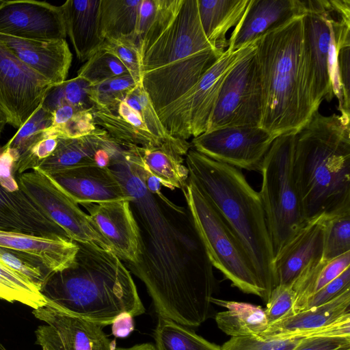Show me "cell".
Returning a JSON list of instances; mask_svg holds the SVG:
<instances>
[{
    "label": "cell",
    "instance_id": "obj_1",
    "mask_svg": "<svg viewBox=\"0 0 350 350\" xmlns=\"http://www.w3.org/2000/svg\"><path fill=\"white\" fill-rule=\"evenodd\" d=\"M109 168L131 197L139 229V261L126 267L146 286L158 316L200 326L211 314L217 281L188 209L150 193L126 157Z\"/></svg>",
    "mask_w": 350,
    "mask_h": 350
},
{
    "label": "cell",
    "instance_id": "obj_2",
    "mask_svg": "<svg viewBox=\"0 0 350 350\" xmlns=\"http://www.w3.org/2000/svg\"><path fill=\"white\" fill-rule=\"evenodd\" d=\"M224 52L207 40L197 0H158L139 44L140 82L157 113L187 94Z\"/></svg>",
    "mask_w": 350,
    "mask_h": 350
},
{
    "label": "cell",
    "instance_id": "obj_3",
    "mask_svg": "<svg viewBox=\"0 0 350 350\" xmlns=\"http://www.w3.org/2000/svg\"><path fill=\"white\" fill-rule=\"evenodd\" d=\"M66 268L53 272L40 288L47 302L101 327L120 314L146 312L131 273L112 252L77 243Z\"/></svg>",
    "mask_w": 350,
    "mask_h": 350
},
{
    "label": "cell",
    "instance_id": "obj_4",
    "mask_svg": "<svg viewBox=\"0 0 350 350\" xmlns=\"http://www.w3.org/2000/svg\"><path fill=\"white\" fill-rule=\"evenodd\" d=\"M293 172L307 223L350 211V118L316 111L295 134Z\"/></svg>",
    "mask_w": 350,
    "mask_h": 350
},
{
    "label": "cell",
    "instance_id": "obj_5",
    "mask_svg": "<svg viewBox=\"0 0 350 350\" xmlns=\"http://www.w3.org/2000/svg\"><path fill=\"white\" fill-rule=\"evenodd\" d=\"M254 44L263 88L260 126L276 136L297 133L319 109L313 98L303 16L270 29Z\"/></svg>",
    "mask_w": 350,
    "mask_h": 350
},
{
    "label": "cell",
    "instance_id": "obj_6",
    "mask_svg": "<svg viewBox=\"0 0 350 350\" xmlns=\"http://www.w3.org/2000/svg\"><path fill=\"white\" fill-rule=\"evenodd\" d=\"M189 176L220 214L254 267L267 302L277 286L274 254L259 193L237 167L190 148L185 156Z\"/></svg>",
    "mask_w": 350,
    "mask_h": 350
},
{
    "label": "cell",
    "instance_id": "obj_7",
    "mask_svg": "<svg viewBox=\"0 0 350 350\" xmlns=\"http://www.w3.org/2000/svg\"><path fill=\"white\" fill-rule=\"evenodd\" d=\"M296 133L278 136L260 168L258 192L272 243L274 258L307 224L293 172Z\"/></svg>",
    "mask_w": 350,
    "mask_h": 350
},
{
    "label": "cell",
    "instance_id": "obj_8",
    "mask_svg": "<svg viewBox=\"0 0 350 350\" xmlns=\"http://www.w3.org/2000/svg\"><path fill=\"white\" fill-rule=\"evenodd\" d=\"M181 190L213 267L242 292L263 299L251 260L217 209L189 176Z\"/></svg>",
    "mask_w": 350,
    "mask_h": 350
},
{
    "label": "cell",
    "instance_id": "obj_9",
    "mask_svg": "<svg viewBox=\"0 0 350 350\" xmlns=\"http://www.w3.org/2000/svg\"><path fill=\"white\" fill-rule=\"evenodd\" d=\"M303 15L305 49L308 56L313 98L319 108L322 100L333 96L335 75L336 29L350 22V14L341 0H305Z\"/></svg>",
    "mask_w": 350,
    "mask_h": 350
},
{
    "label": "cell",
    "instance_id": "obj_10",
    "mask_svg": "<svg viewBox=\"0 0 350 350\" xmlns=\"http://www.w3.org/2000/svg\"><path fill=\"white\" fill-rule=\"evenodd\" d=\"M252 46L253 42L234 52L224 51L187 94L157 113L170 135L187 140L207 131L227 74Z\"/></svg>",
    "mask_w": 350,
    "mask_h": 350
},
{
    "label": "cell",
    "instance_id": "obj_11",
    "mask_svg": "<svg viewBox=\"0 0 350 350\" xmlns=\"http://www.w3.org/2000/svg\"><path fill=\"white\" fill-rule=\"evenodd\" d=\"M264 107L260 69L253 46L227 74L206 131L230 126H260Z\"/></svg>",
    "mask_w": 350,
    "mask_h": 350
},
{
    "label": "cell",
    "instance_id": "obj_12",
    "mask_svg": "<svg viewBox=\"0 0 350 350\" xmlns=\"http://www.w3.org/2000/svg\"><path fill=\"white\" fill-rule=\"evenodd\" d=\"M22 191L70 239L112 252L108 241L100 234L89 215L46 174L38 169L18 176Z\"/></svg>",
    "mask_w": 350,
    "mask_h": 350
},
{
    "label": "cell",
    "instance_id": "obj_13",
    "mask_svg": "<svg viewBox=\"0 0 350 350\" xmlns=\"http://www.w3.org/2000/svg\"><path fill=\"white\" fill-rule=\"evenodd\" d=\"M277 137L261 126H230L206 131L190 144L191 148L214 161L260 172Z\"/></svg>",
    "mask_w": 350,
    "mask_h": 350
},
{
    "label": "cell",
    "instance_id": "obj_14",
    "mask_svg": "<svg viewBox=\"0 0 350 350\" xmlns=\"http://www.w3.org/2000/svg\"><path fill=\"white\" fill-rule=\"evenodd\" d=\"M51 86L0 41V113L7 124L18 129L23 125Z\"/></svg>",
    "mask_w": 350,
    "mask_h": 350
},
{
    "label": "cell",
    "instance_id": "obj_15",
    "mask_svg": "<svg viewBox=\"0 0 350 350\" xmlns=\"http://www.w3.org/2000/svg\"><path fill=\"white\" fill-rule=\"evenodd\" d=\"M46 324L35 331L36 343L46 350H114L103 327L65 311L49 302L33 310Z\"/></svg>",
    "mask_w": 350,
    "mask_h": 350
},
{
    "label": "cell",
    "instance_id": "obj_16",
    "mask_svg": "<svg viewBox=\"0 0 350 350\" xmlns=\"http://www.w3.org/2000/svg\"><path fill=\"white\" fill-rule=\"evenodd\" d=\"M350 337V289L322 305L292 314L275 323L260 338Z\"/></svg>",
    "mask_w": 350,
    "mask_h": 350
},
{
    "label": "cell",
    "instance_id": "obj_17",
    "mask_svg": "<svg viewBox=\"0 0 350 350\" xmlns=\"http://www.w3.org/2000/svg\"><path fill=\"white\" fill-rule=\"evenodd\" d=\"M0 34L35 40H63L67 36L60 6L30 0L2 1Z\"/></svg>",
    "mask_w": 350,
    "mask_h": 350
},
{
    "label": "cell",
    "instance_id": "obj_18",
    "mask_svg": "<svg viewBox=\"0 0 350 350\" xmlns=\"http://www.w3.org/2000/svg\"><path fill=\"white\" fill-rule=\"evenodd\" d=\"M100 234L108 241L115 254L126 265L138 262L141 237L130 200L99 204H81Z\"/></svg>",
    "mask_w": 350,
    "mask_h": 350
},
{
    "label": "cell",
    "instance_id": "obj_19",
    "mask_svg": "<svg viewBox=\"0 0 350 350\" xmlns=\"http://www.w3.org/2000/svg\"><path fill=\"white\" fill-rule=\"evenodd\" d=\"M46 175L77 204L131 200L120 180L109 167L81 166Z\"/></svg>",
    "mask_w": 350,
    "mask_h": 350
},
{
    "label": "cell",
    "instance_id": "obj_20",
    "mask_svg": "<svg viewBox=\"0 0 350 350\" xmlns=\"http://www.w3.org/2000/svg\"><path fill=\"white\" fill-rule=\"evenodd\" d=\"M306 12L301 0H250L232 31L227 49L234 52L244 48L270 29Z\"/></svg>",
    "mask_w": 350,
    "mask_h": 350
},
{
    "label": "cell",
    "instance_id": "obj_21",
    "mask_svg": "<svg viewBox=\"0 0 350 350\" xmlns=\"http://www.w3.org/2000/svg\"><path fill=\"white\" fill-rule=\"evenodd\" d=\"M0 41L23 64L52 85L66 80L72 55L66 39L35 40L0 34Z\"/></svg>",
    "mask_w": 350,
    "mask_h": 350
},
{
    "label": "cell",
    "instance_id": "obj_22",
    "mask_svg": "<svg viewBox=\"0 0 350 350\" xmlns=\"http://www.w3.org/2000/svg\"><path fill=\"white\" fill-rule=\"evenodd\" d=\"M324 216L308 221L274 258L277 286H292L311 264L322 259Z\"/></svg>",
    "mask_w": 350,
    "mask_h": 350
},
{
    "label": "cell",
    "instance_id": "obj_23",
    "mask_svg": "<svg viewBox=\"0 0 350 350\" xmlns=\"http://www.w3.org/2000/svg\"><path fill=\"white\" fill-rule=\"evenodd\" d=\"M0 230L50 238L68 239L20 188L9 191L0 185Z\"/></svg>",
    "mask_w": 350,
    "mask_h": 350
},
{
    "label": "cell",
    "instance_id": "obj_24",
    "mask_svg": "<svg viewBox=\"0 0 350 350\" xmlns=\"http://www.w3.org/2000/svg\"><path fill=\"white\" fill-rule=\"evenodd\" d=\"M100 0H68L60 5L66 33L81 62L87 61L104 42L100 29Z\"/></svg>",
    "mask_w": 350,
    "mask_h": 350
},
{
    "label": "cell",
    "instance_id": "obj_25",
    "mask_svg": "<svg viewBox=\"0 0 350 350\" xmlns=\"http://www.w3.org/2000/svg\"><path fill=\"white\" fill-rule=\"evenodd\" d=\"M57 139L53 152L35 169L49 174L68 168L96 166L94 156L98 150L124 148L100 127L94 133L82 137Z\"/></svg>",
    "mask_w": 350,
    "mask_h": 350
},
{
    "label": "cell",
    "instance_id": "obj_26",
    "mask_svg": "<svg viewBox=\"0 0 350 350\" xmlns=\"http://www.w3.org/2000/svg\"><path fill=\"white\" fill-rule=\"evenodd\" d=\"M190 148L187 140L174 137L154 148L135 146L142 165L161 185L172 190L181 189L187 181L189 171L183 162Z\"/></svg>",
    "mask_w": 350,
    "mask_h": 350
},
{
    "label": "cell",
    "instance_id": "obj_27",
    "mask_svg": "<svg viewBox=\"0 0 350 350\" xmlns=\"http://www.w3.org/2000/svg\"><path fill=\"white\" fill-rule=\"evenodd\" d=\"M0 247L25 252L40 258L53 272L68 267L78 252L77 243L64 238H50L0 230Z\"/></svg>",
    "mask_w": 350,
    "mask_h": 350
},
{
    "label": "cell",
    "instance_id": "obj_28",
    "mask_svg": "<svg viewBox=\"0 0 350 350\" xmlns=\"http://www.w3.org/2000/svg\"><path fill=\"white\" fill-rule=\"evenodd\" d=\"M200 23L204 34L216 50L228 46V31L241 18L250 0H197Z\"/></svg>",
    "mask_w": 350,
    "mask_h": 350
},
{
    "label": "cell",
    "instance_id": "obj_29",
    "mask_svg": "<svg viewBox=\"0 0 350 350\" xmlns=\"http://www.w3.org/2000/svg\"><path fill=\"white\" fill-rule=\"evenodd\" d=\"M211 303L226 310L217 313V327L231 337H258L269 327L264 309L260 306L212 297Z\"/></svg>",
    "mask_w": 350,
    "mask_h": 350
},
{
    "label": "cell",
    "instance_id": "obj_30",
    "mask_svg": "<svg viewBox=\"0 0 350 350\" xmlns=\"http://www.w3.org/2000/svg\"><path fill=\"white\" fill-rule=\"evenodd\" d=\"M350 267V252L326 261L311 264L292 285L295 293L293 314L300 312L307 299Z\"/></svg>",
    "mask_w": 350,
    "mask_h": 350
},
{
    "label": "cell",
    "instance_id": "obj_31",
    "mask_svg": "<svg viewBox=\"0 0 350 350\" xmlns=\"http://www.w3.org/2000/svg\"><path fill=\"white\" fill-rule=\"evenodd\" d=\"M141 0H100V29L105 39L129 38L139 46L135 29Z\"/></svg>",
    "mask_w": 350,
    "mask_h": 350
},
{
    "label": "cell",
    "instance_id": "obj_32",
    "mask_svg": "<svg viewBox=\"0 0 350 350\" xmlns=\"http://www.w3.org/2000/svg\"><path fill=\"white\" fill-rule=\"evenodd\" d=\"M92 113L96 125L126 148L129 146L150 148L163 143L148 131L141 129L122 118L116 109L93 107Z\"/></svg>",
    "mask_w": 350,
    "mask_h": 350
},
{
    "label": "cell",
    "instance_id": "obj_33",
    "mask_svg": "<svg viewBox=\"0 0 350 350\" xmlns=\"http://www.w3.org/2000/svg\"><path fill=\"white\" fill-rule=\"evenodd\" d=\"M153 336L156 350H221V346L206 340L190 327L161 316Z\"/></svg>",
    "mask_w": 350,
    "mask_h": 350
},
{
    "label": "cell",
    "instance_id": "obj_34",
    "mask_svg": "<svg viewBox=\"0 0 350 350\" xmlns=\"http://www.w3.org/2000/svg\"><path fill=\"white\" fill-rule=\"evenodd\" d=\"M0 299L10 303L18 302L33 310L47 302L38 286L1 262Z\"/></svg>",
    "mask_w": 350,
    "mask_h": 350
},
{
    "label": "cell",
    "instance_id": "obj_35",
    "mask_svg": "<svg viewBox=\"0 0 350 350\" xmlns=\"http://www.w3.org/2000/svg\"><path fill=\"white\" fill-rule=\"evenodd\" d=\"M90 86L89 82L79 76L66 80L49 88L41 105L51 112L64 105H72L79 110L92 109Z\"/></svg>",
    "mask_w": 350,
    "mask_h": 350
},
{
    "label": "cell",
    "instance_id": "obj_36",
    "mask_svg": "<svg viewBox=\"0 0 350 350\" xmlns=\"http://www.w3.org/2000/svg\"><path fill=\"white\" fill-rule=\"evenodd\" d=\"M51 124L52 113L40 105L4 146L11 149L15 154L16 157L15 164L25 158L31 148L45 138L44 131Z\"/></svg>",
    "mask_w": 350,
    "mask_h": 350
},
{
    "label": "cell",
    "instance_id": "obj_37",
    "mask_svg": "<svg viewBox=\"0 0 350 350\" xmlns=\"http://www.w3.org/2000/svg\"><path fill=\"white\" fill-rule=\"evenodd\" d=\"M350 252V211L324 217L322 260H330Z\"/></svg>",
    "mask_w": 350,
    "mask_h": 350
},
{
    "label": "cell",
    "instance_id": "obj_38",
    "mask_svg": "<svg viewBox=\"0 0 350 350\" xmlns=\"http://www.w3.org/2000/svg\"><path fill=\"white\" fill-rule=\"evenodd\" d=\"M139 83L131 75L114 77L91 85L90 98L94 107L115 109Z\"/></svg>",
    "mask_w": 350,
    "mask_h": 350
},
{
    "label": "cell",
    "instance_id": "obj_39",
    "mask_svg": "<svg viewBox=\"0 0 350 350\" xmlns=\"http://www.w3.org/2000/svg\"><path fill=\"white\" fill-rule=\"evenodd\" d=\"M0 262L39 288L53 273L36 256L7 247H0Z\"/></svg>",
    "mask_w": 350,
    "mask_h": 350
},
{
    "label": "cell",
    "instance_id": "obj_40",
    "mask_svg": "<svg viewBox=\"0 0 350 350\" xmlns=\"http://www.w3.org/2000/svg\"><path fill=\"white\" fill-rule=\"evenodd\" d=\"M125 75L130 74L124 65L114 55L103 49L91 56L77 72V76L90 85Z\"/></svg>",
    "mask_w": 350,
    "mask_h": 350
},
{
    "label": "cell",
    "instance_id": "obj_41",
    "mask_svg": "<svg viewBox=\"0 0 350 350\" xmlns=\"http://www.w3.org/2000/svg\"><path fill=\"white\" fill-rule=\"evenodd\" d=\"M124 100L131 108L138 112L146 129L152 135L162 142L173 137L160 120L154 107L141 82L128 93Z\"/></svg>",
    "mask_w": 350,
    "mask_h": 350
},
{
    "label": "cell",
    "instance_id": "obj_42",
    "mask_svg": "<svg viewBox=\"0 0 350 350\" xmlns=\"http://www.w3.org/2000/svg\"><path fill=\"white\" fill-rule=\"evenodd\" d=\"M310 338V337H309ZM307 337L267 338L254 336L231 337L221 346V350H293Z\"/></svg>",
    "mask_w": 350,
    "mask_h": 350
},
{
    "label": "cell",
    "instance_id": "obj_43",
    "mask_svg": "<svg viewBox=\"0 0 350 350\" xmlns=\"http://www.w3.org/2000/svg\"><path fill=\"white\" fill-rule=\"evenodd\" d=\"M100 49L114 55L129 74L140 82L139 47L134 40L129 38L105 39Z\"/></svg>",
    "mask_w": 350,
    "mask_h": 350
},
{
    "label": "cell",
    "instance_id": "obj_44",
    "mask_svg": "<svg viewBox=\"0 0 350 350\" xmlns=\"http://www.w3.org/2000/svg\"><path fill=\"white\" fill-rule=\"evenodd\" d=\"M98 128L96 125L92 109L77 111L64 124L58 127H49L44 131L45 137L77 138L94 133Z\"/></svg>",
    "mask_w": 350,
    "mask_h": 350
},
{
    "label": "cell",
    "instance_id": "obj_45",
    "mask_svg": "<svg viewBox=\"0 0 350 350\" xmlns=\"http://www.w3.org/2000/svg\"><path fill=\"white\" fill-rule=\"evenodd\" d=\"M295 293L292 286L278 285L271 293L265 314L269 325L293 314Z\"/></svg>",
    "mask_w": 350,
    "mask_h": 350
},
{
    "label": "cell",
    "instance_id": "obj_46",
    "mask_svg": "<svg viewBox=\"0 0 350 350\" xmlns=\"http://www.w3.org/2000/svg\"><path fill=\"white\" fill-rule=\"evenodd\" d=\"M348 289H350V267L310 296L302 310L325 304Z\"/></svg>",
    "mask_w": 350,
    "mask_h": 350
},
{
    "label": "cell",
    "instance_id": "obj_47",
    "mask_svg": "<svg viewBox=\"0 0 350 350\" xmlns=\"http://www.w3.org/2000/svg\"><path fill=\"white\" fill-rule=\"evenodd\" d=\"M350 349V337L319 336L306 338L293 350H343Z\"/></svg>",
    "mask_w": 350,
    "mask_h": 350
},
{
    "label": "cell",
    "instance_id": "obj_48",
    "mask_svg": "<svg viewBox=\"0 0 350 350\" xmlns=\"http://www.w3.org/2000/svg\"><path fill=\"white\" fill-rule=\"evenodd\" d=\"M16 161V156L12 150L3 146L0 151V185L9 191L20 189L13 172Z\"/></svg>",
    "mask_w": 350,
    "mask_h": 350
},
{
    "label": "cell",
    "instance_id": "obj_49",
    "mask_svg": "<svg viewBox=\"0 0 350 350\" xmlns=\"http://www.w3.org/2000/svg\"><path fill=\"white\" fill-rule=\"evenodd\" d=\"M157 1L141 0L140 1L135 29V37L139 44L156 14Z\"/></svg>",
    "mask_w": 350,
    "mask_h": 350
},
{
    "label": "cell",
    "instance_id": "obj_50",
    "mask_svg": "<svg viewBox=\"0 0 350 350\" xmlns=\"http://www.w3.org/2000/svg\"><path fill=\"white\" fill-rule=\"evenodd\" d=\"M133 318L127 312L119 314L111 323L113 335L117 338H124L129 336L135 329Z\"/></svg>",
    "mask_w": 350,
    "mask_h": 350
},
{
    "label": "cell",
    "instance_id": "obj_51",
    "mask_svg": "<svg viewBox=\"0 0 350 350\" xmlns=\"http://www.w3.org/2000/svg\"><path fill=\"white\" fill-rule=\"evenodd\" d=\"M79 111L81 110L69 105H64L55 109L51 112L52 124L51 126L58 127L64 124Z\"/></svg>",
    "mask_w": 350,
    "mask_h": 350
},
{
    "label": "cell",
    "instance_id": "obj_52",
    "mask_svg": "<svg viewBox=\"0 0 350 350\" xmlns=\"http://www.w3.org/2000/svg\"><path fill=\"white\" fill-rule=\"evenodd\" d=\"M114 350H156V349L152 344L142 343L130 347H116Z\"/></svg>",
    "mask_w": 350,
    "mask_h": 350
},
{
    "label": "cell",
    "instance_id": "obj_53",
    "mask_svg": "<svg viewBox=\"0 0 350 350\" xmlns=\"http://www.w3.org/2000/svg\"><path fill=\"white\" fill-rule=\"evenodd\" d=\"M6 124L7 121L5 118L1 113H0V136Z\"/></svg>",
    "mask_w": 350,
    "mask_h": 350
},
{
    "label": "cell",
    "instance_id": "obj_54",
    "mask_svg": "<svg viewBox=\"0 0 350 350\" xmlns=\"http://www.w3.org/2000/svg\"><path fill=\"white\" fill-rule=\"evenodd\" d=\"M0 350H8V349L0 342Z\"/></svg>",
    "mask_w": 350,
    "mask_h": 350
},
{
    "label": "cell",
    "instance_id": "obj_55",
    "mask_svg": "<svg viewBox=\"0 0 350 350\" xmlns=\"http://www.w3.org/2000/svg\"><path fill=\"white\" fill-rule=\"evenodd\" d=\"M343 350H350V349H343Z\"/></svg>",
    "mask_w": 350,
    "mask_h": 350
},
{
    "label": "cell",
    "instance_id": "obj_56",
    "mask_svg": "<svg viewBox=\"0 0 350 350\" xmlns=\"http://www.w3.org/2000/svg\"><path fill=\"white\" fill-rule=\"evenodd\" d=\"M3 0H0V3L2 2Z\"/></svg>",
    "mask_w": 350,
    "mask_h": 350
},
{
    "label": "cell",
    "instance_id": "obj_57",
    "mask_svg": "<svg viewBox=\"0 0 350 350\" xmlns=\"http://www.w3.org/2000/svg\"><path fill=\"white\" fill-rule=\"evenodd\" d=\"M42 349V350H46V349Z\"/></svg>",
    "mask_w": 350,
    "mask_h": 350
}]
</instances>
